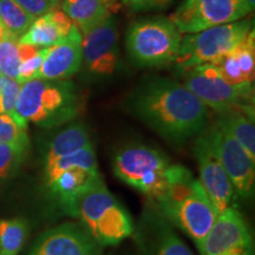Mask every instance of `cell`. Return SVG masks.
<instances>
[{"mask_svg":"<svg viewBox=\"0 0 255 255\" xmlns=\"http://www.w3.org/2000/svg\"><path fill=\"white\" fill-rule=\"evenodd\" d=\"M169 165V159L163 152L144 144L123 146L113 157L116 177L141 191L152 202L164 195Z\"/></svg>","mask_w":255,"mask_h":255,"instance_id":"cell-6","label":"cell"},{"mask_svg":"<svg viewBox=\"0 0 255 255\" xmlns=\"http://www.w3.org/2000/svg\"><path fill=\"white\" fill-rule=\"evenodd\" d=\"M203 135L227 173L238 199H251L255 188V159L215 123L207 127Z\"/></svg>","mask_w":255,"mask_h":255,"instance_id":"cell-11","label":"cell"},{"mask_svg":"<svg viewBox=\"0 0 255 255\" xmlns=\"http://www.w3.org/2000/svg\"><path fill=\"white\" fill-rule=\"evenodd\" d=\"M252 30L253 21L241 19L197 33L186 34L181 40L180 51L174 63L180 72L201 64L219 63L223 57L237 49Z\"/></svg>","mask_w":255,"mask_h":255,"instance_id":"cell-9","label":"cell"},{"mask_svg":"<svg viewBox=\"0 0 255 255\" xmlns=\"http://www.w3.org/2000/svg\"><path fill=\"white\" fill-rule=\"evenodd\" d=\"M81 107L72 82L32 79L20 85L14 115L26 124L53 128L77 119Z\"/></svg>","mask_w":255,"mask_h":255,"instance_id":"cell-4","label":"cell"},{"mask_svg":"<svg viewBox=\"0 0 255 255\" xmlns=\"http://www.w3.org/2000/svg\"><path fill=\"white\" fill-rule=\"evenodd\" d=\"M77 219L102 247L121 244L131 237L135 227L128 210L103 181L79 201Z\"/></svg>","mask_w":255,"mask_h":255,"instance_id":"cell-5","label":"cell"},{"mask_svg":"<svg viewBox=\"0 0 255 255\" xmlns=\"http://www.w3.org/2000/svg\"><path fill=\"white\" fill-rule=\"evenodd\" d=\"M254 28L247 37L239 44L234 50L237 56L239 66H240L242 75L247 82L253 83L254 81V69H255V43H254Z\"/></svg>","mask_w":255,"mask_h":255,"instance_id":"cell-27","label":"cell"},{"mask_svg":"<svg viewBox=\"0 0 255 255\" xmlns=\"http://www.w3.org/2000/svg\"><path fill=\"white\" fill-rule=\"evenodd\" d=\"M47 49L49 47H46V49H38V51L33 56L20 63L17 82L23 84L25 82L37 78V73L39 71L41 64L44 62V58H45L47 53Z\"/></svg>","mask_w":255,"mask_h":255,"instance_id":"cell-29","label":"cell"},{"mask_svg":"<svg viewBox=\"0 0 255 255\" xmlns=\"http://www.w3.org/2000/svg\"><path fill=\"white\" fill-rule=\"evenodd\" d=\"M245 1H246V4L248 6V8L251 9V12H253L255 7V0H245Z\"/></svg>","mask_w":255,"mask_h":255,"instance_id":"cell-32","label":"cell"},{"mask_svg":"<svg viewBox=\"0 0 255 255\" xmlns=\"http://www.w3.org/2000/svg\"><path fill=\"white\" fill-rule=\"evenodd\" d=\"M20 63L18 40L4 32V37L0 40V72L4 77L17 81Z\"/></svg>","mask_w":255,"mask_h":255,"instance_id":"cell-25","label":"cell"},{"mask_svg":"<svg viewBox=\"0 0 255 255\" xmlns=\"http://www.w3.org/2000/svg\"><path fill=\"white\" fill-rule=\"evenodd\" d=\"M28 235V223L23 218L0 220V255H18Z\"/></svg>","mask_w":255,"mask_h":255,"instance_id":"cell-22","label":"cell"},{"mask_svg":"<svg viewBox=\"0 0 255 255\" xmlns=\"http://www.w3.org/2000/svg\"><path fill=\"white\" fill-rule=\"evenodd\" d=\"M215 124L231 135L238 143H240L248 155L255 159L254 117L248 116L242 111H229L218 114Z\"/></svg>","mask_w":255,"mask_h":255,"instance_id":"cell-21","label":"cell"},{"mask_svg":"<svg viewBox=\"0 0 255 255\" xmlns=\"http://www.w3.org/2000/svg\"><path fill=\"white\" fill-rule=\"evenodd\" d=\"M116 1H119V0H104V2L108 5V7H109L110 5H113L114 2H116Z\"/></svg>","mask_w":255,"mask_h":255,"instance_id":"cell-33","label":"cell"},{"mask_svg":"<svg viewBox=\"0 0 255 255\" xmlns=\"http://www.w3.org/2000/svg\"><path fill=\"white\" fill-rule=\"evenodd\" d=\"M27 124L15 115L0 114V144L5 143H28Z\"/></svg>","mask_w":255,"mask_h":255,"instance_id":"cell-26","label":"cell"},{"mask_svg":"<svg viewBox=\"0 0 255 255\" xmlns=\"http://www.w3.org/2000/svg\"><path fill=\"white\" fill-rule=\"evenodd\" d=\"M90 145H92V143L88 128L81 122L69 124L50 142L45 156V163H50L62 156Z\"/></svg>","mask_w":255,"mask_h":255,"instance_id":"cell-20","label":"cell"},{"mask_svg":"<svg viewBox=\"0 0 255 255\" xmlns=\"http://www.w3.org/2000/svg\"><path fill=\"white\" fill-rule=\"evenodd\" d=\"M181 73L184 87L216 114L242 111L254 117L253 83L229 84L215 64H201Z\"/></svg>","mask_w":255,"mask_h":255,"instance_id":"cell-7","label":"cell"},{"mask_svg":"<svg viewBox=\"0 0 255 255\" xmlns=\"http://www.w3.org/2000/svg\"><path fill=\"white\" fill-rule=\"evenodd\" d=\"M2 77H4V76L1 75V72H0V88H1V83H2Z\"/></svg>","mask_w":255,"mask_h":255,"instance_id":"cell-35","label":"cell"},{"mask_svg":"<svg viewBox=\"0 0 255 255\" xmlns=\"http://www.w3.org/2000/svg\"><path fill=\"white\" fill-rule=\"evenodd\" d=\"M250 13L245 0H183L169 19L181 34H190L234 23Z\"/></svg>","mask_w":255,"mask_h":255,"instance_id":"cell-10","label":"cell"},{"mask_svg":"<svg viewBox=\"0 0 255 255\" xmlns=\"http://www.w3.org/2000/svg\"><path fill=\"white\" fill-rule=\"evenodd\" d=\"M28 143H5L0 144V182L17 173L26 157Z\"/></svg>","mask_w":255,"mask_h":255,"instance_id":"cell-24","label":"cell"},{"mask_svg":"<svg viewBox=\"0 0 255 255\" xmlns=\"http://www.w3.org/2000/svg\"><path fill=\"white\" fill-rule=\"evenodd\" d=\"M103 181L98 170L94 145L44 164V183L63 214L77 219L82 197Z\"/></svg>","mask_w":255,"mask_h":255,"instance_id":"cell-3","label":"cell"},{"mask_svg":"<svg viewBox=\"0 0 255 255\" xmlns=\"http://www.w3.org/2000/svg\"><path fill=\"white\" fill-rule=\"evenodd\" d=\"M33 20L34 18L14 0H0V23L7 36L19 40Z\"/></svg>","mask_w":255,"mask_h":255,"instance_id":"cell-23","label":"cell"},{"mask_svg":"<svg viewBox=\"0 0 255 255\" xmlns=\"http://www.w3.org/2000/svg\"><path fill=\"white\" fill-rule=\"evenodd\" d=\"M182 34L169 18L142 19L130 25L126 46L130 58L138 65L157 68L174 63Z\"/></svg>","mask_w":255,"mask_h":255,"instance_id":"cell-8","label":"cell"},{"mask_svg":"<svg viewBox=\"0 0 255 255\" xmlns=\"http://www.w3.org/2000/svg\"><path fill=\"white\" fill-rule=\"evenodd\" d=\"M175 0H129V4L135 12H148L167 8Z\"/></svg>","mask_w":255,"mask_h":255,"instance_id":"cell-31","label":"cell"},{"mask_svg":"<svg viewBox=\"0 0 255 255\" xmlns=\"http://www.w3.org/2000/svg\"><path fill=\"white\" fill-rule=\"evenodd\" d=\"M20 85V83L15 79L2 77L0 88V114L14 115Z\"/></svg>","mask_w":255,"mask_h":255,"instance_id":"cell-28","label":"cell"},{"mask_svg":"<svg viewBox=\"0 0 255 255\" xmlns=\"http://www.w3.org/2000/svg\"><path fill=\"white\" fill-rule=\"evenodd\" d=\"M73 27L72 21L58 7L34 19L28 30L19 38L18 43L37 49H46L63 40Z\"/></svg>","mask_w":255,"mask_h":255,"instance_id":"cell-18","label":"cell"},{"mask_svg":"<svg viewBox=\"0 0 255 255\" xmlns=\"http://www.w3.org/2000/svg\"><path fill=\"white\" fill-rule=\"evenodd\" d=\"M4 27H2V25H1V23H0V40L2 39V37H4Z\"/></svg>","mask_w":255,"mask_h":255,"instance_id":"cell-34","label":"cell"},{"mask_svg":"<svg viewBox=\"0 0 255 255\" xmlns=\"http://www.w3.org/2000/svg\"><path fill=\"white\" fill-rule=\"evenodd\" d=\"M62 9L81 33L91 30L110 15L104 0H63Z\"/></svg>","mask_w":255,"mask_h":255,"instance_id":"cell-19","label":"cell"},{"mask_svg":"<svg viewBox=\"0 0 255 255\" xmlns=\"http://www.w3.org/2000/svg\"><path fill=\"white\" fill-rule=\"evenodd\" d=\"M82 34V64L90 75L110 76L119 64L117 24L109 15Z\"/></svg>","mask_w":255,"mask_h":255,"instance_id":"cell-15","label":"cell"},{"mask_svg":"<svg viewBox=\"0 0 255 255\" xmlns=\"http://www.w3.org/2000/svg\"><path fill=\"white\" fill-rule=\"evenodd\" d=\"M128 111L173 145H183L208 127V108L182 83L151 78L141 83L126 102Z\"/></svg>","mask_w":255,"mask_h":255,"instance_id":"cell-1","label":"cell"},{"mask_svg":"<svg viewBox=\"0 0 255 255\" xmlns=\"http://www.w3.org/2000/svg\"><path fill=\"white\" fill-rule=\"evenodd\" d=\"M27 255H103V247L79 222H65L41 233Z\"/></svg>","mask_w":255,"mask_h":255,"instance_id":"cell-16","label":"cell"},{"mask_svg":"<svg viewBox=\"0 0 255 255\" xmlns=\"http://www.w3.org/2000/svg\"><path fill=\"white\" fill-rule=\"evenodd\" d=\"M199 252L201 255H255L253 234L237 207L218 215Z\"/></svg>","mask_w":255,"mask_h":255,"instance_id":"cell-13","label":"cell"},{"mask_svg":"<svg viewBox=\"0 0 255 255\" xmlns=\"http://www.w3.org/2000/svg\"><path fill=\"white\" fill-rule=\"evenodd\" d=\"M132 237L143 255H194L154 202L143 209Z\"/></svg>","mask_w":255,"mask_h":255,"instance_id":"cell-12","label":"cell"},{"mask_svg":"<svg viewBox=\"0 0 255 255\" xmlns=\"http://www.w3.org/2000/svg\"><path fill=\"white\" fill-rule=\"evenodd\" d=\"M82 66V34L73 25L69 34L47 49L36 79L65 81L79 71Z\"/></svg>","mask_w":255,"mask_h":255,"instance_id":"cell-17","label":"cell"},{"mask_svg":"<svg viewBox=\"0 0 255 255\" xmlns=\"http://www.w3.org/2000/svg\"><path fill=\"white\" fill-rule=\"evenodd\" d=\"M193 155L197 162L200 183L218 214L235 207L238 195L227 173L220 163L203 132L194 138Z\"/></svg>","mask_w":255,"mask_h":255,"instance_id":"cell-14","label":"cell"},{"mask_svg":"<svg viewBox=\"0 0 255 255\" xmlns=\"http://www.w3.org/2000/svg\"><path fill=\"white\" fill-rule=\"evenodd\" d=\"M34 19L49 13L51 9L58 7L59 0H14Z\"/></svg>","mask_w":255,"mask_h":255,"instance_id":"cell-30","label":"cell"},{"mask_svg":"<svg viewBox=\"0 0 255 255\" xmlns=\"http://www.w3.org/2000/svg\"><path fill=\"white\" fill-rule=\"evenodd\" d=\"M154 203L174 227L191 239L197 250L202 246L219 215L200 181L189 169L180 164L169 165L167 189Z\"/></svg>","mask_w":255,"mask_h":255,"instance_id":"cell-2","label":"cell"}]
</instances>
